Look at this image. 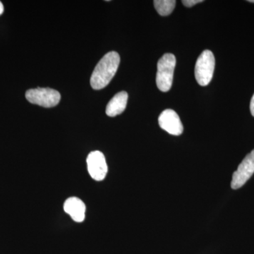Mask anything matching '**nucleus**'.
<instances>
[{
	"mask_svg": "<svg viewBox=\"0 0 254 254\" xmlns=\"http://www.w3.org/2000/svg\"><path fill=\"white\" fill-rule=\"evenodd\" d=\"M250 110L252 116L254 117V94L253 95V97H252V100H251Z\"/></svg>",
	"mask_w": 254,
	"mask_h": 254,
	"instance_id": "f8f14e48",
	"label": "nucleus"
},
{
	"mask_svg": "<svg viewBox=\"0 0 254 254\" xmlns=\"http://www.w3.org/2000/svg\"><path fill=\"white\" fill-rule=\"evenodd\" d=\"M248 1H250V2L254 3V0H249Z\"/></svg>",
	"mask_w": 254,
	"mask_h": 254,
	"instance_id": "4468645a",
	"label": "nucleus"
},
{
	"mask_svg": "<svg viewBox=\"0 0 254 254\" xmlns=\"http://www.w3.org/2000/svg\"><path fill=\"white\" fill-rule=\"evenodd\" d=\"M26 98L32 104L49 108L58 105L61 95L59 92L52 88H38L26 91Z\"/></svg>",
	"mask_w": 254,
	"mask_h": 254,
	"instance_id": "20e7f679",
	"label": "nucleus"
},
{
	"mask_svg": "<svg viewBox=\"0 0 254 254\" xmlns=\"http://www.w3.org/2000/svg\"><path fill=\"white\" fill-rule=\"evenodd\" d=\"M215 64V57L210 50H204L198 57L195 63V77L200 86H208L211 81Z\"/></svg>",
	"mask_w": 254,
	"mask_h": 254,
	"instance_id": "7ed1b4c3",
	"label": "nucleus"
},
{
	"mask_svg": "<svg viewBox=\"0 0 254 254\" xmlns=\"http://www.w3.org/2000/svg\"><path fill=\"white\" fill-rule=\"evenodd\" d=\"M4 6H3L2 3L0 1V16L4 12Z\"/></svg>",
	"mask_w": 254,
	"mask_h": 254,
	"instance_id": "ddd939ff",
	"label": "nucleus"
},
{
	"mask_svg": "<svg viewBox=\"0 0 254 254\" xmlns=\"http://www.w3.org/2000/svg\"><path fill=\"white\" fill-rule=\"evenodd\" d=\"M64 210L73 221L82 222L86 218V205L77 197H71L65 201Z\"/></svg>",
	"mask_w": 254,
	"mask_h": 254,
	"instance_id": "6e6552de",
	"label": "nucleus"
},
{
	"mask_svg": "<svg viewBox=\"0 0 254 254\" xmlns=\"http://www.w3.org/2000/svg\"><path fill=\"white\" fill-rule=\"evenodd\" d=\"M175 66L176 58L171 53H166L159 60L156 83L160 91L168 92L171 89Z\"/></svg>",
	"mask_w": 254,
	"mask_h": 254,
	"instance_id": "f03ea898",
	"label": "nucleus"
},
{
	"mask_svg": "<svg viewBox=\"0 0 254 254\" xmlns=\"http://www.w3.org/2000/svg\"><path fill=\"white\" fill-rule=\"evenodd\" d=\"M128 100V93L125 91L120 92L110 100L106 107V114L109 117L120 115L126 109Z\"/></svg>",
	"mask_w": 254,
	"mask_h": 254,
	"instance_id": "1a4fd4ad",
	"label": "nucleus"
},
{
	"mask_svg": "<svg viewBox=\"0 0 254 254\" xmlns=\"http://www.w3.org/2000/svg\"><path fill=\"white\" fill-rule=\"evenodd\" d=\"M86 163L88 173L92 178L95 181H103L108 172L104 154L98 150L92 151L88 155Z\"/></svg>",
	"mask_w": 254,
	"mask_h": 254,
	"instance_id": "423d86ee",
	"label": "nucleus"
},
{
	"mask_svg": "<svg viewBox=\"0 0 254 254\" xmlns=\"http://www.w3.org/2000/svg\"><path fill=\"white\" fill-rule=\"evenodd\" d=\"M254 173V150L249 153L232 175L231 187L237 190L245 185Z\"/></svg>",
	"mask_w": 254,
	"mask_h": 254,
	"instance_id": "39448f33",
	"label": "nucleus"
},
{
	"mask_svg": "<svg viewBox=\"0 0 254 254\" xmlns=\"http://www.w3.org/2000/svg\"><path fill=\"white\" fill-rule=\"evenodd\" d=\"M153 3L158 14L160 16H167L172 14L177 1L175 0H155Z\"/></svg>",
	"mask_w": 254,
	"mask_h": 254,
	"instance_id": "9d476101",
	"label": "nucleus"
},
{
	"mask_svg": "<svg viewBox=\"0 0 254 254\" xmlns=\"http://www.w3.org/2000/svg\"><path fill=\"white\" fill-rule=\"evenodd\" d=\"M158 123L161 128L174 136H180L183 132L184 127L181 120L175 110H164L159 117Z\"/></svg>",
	"mask_w": 254,
	"mask_h": 254,
	"instance_id": "0eeeda50",
	"label": "nucleus"
},
{
	"mask_svg": "<svg viewBox=\"0 0 254 254\" xmlns=\"http://www.w3.org/2000/svg\"><path fill=\"white\" fill-rule=\"evenodd\" d=\"M203 0H183L182 3L187 7H192L194 5L203 2Z\"/></svg>",
	"mask_w": 254,
	"mask_h": 254,
	"instance_id": "9b49d317",
	"label": "nucleus"
},
{
	"mask_svg": "<svg viewBox=\"0 0 254 254\" xmlns=\"http://www.w3.org/2000/svg\"><path fill=\"white\" fill-rule=\"evenodd\" d=\"M120 57L116 52H110L100 60L92 73L91 85L95 90H100L109 84L118 71Z\"/></svg>",
	"mask_w": 254,
	"mask_h": 254,
	"instance_id": "f257e3e1",
	"label": "nucleus"
}]
</instances>
